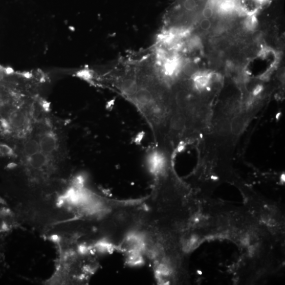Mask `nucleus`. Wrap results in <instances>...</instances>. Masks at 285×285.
I'll use <instances>...</instances> for the list:
<instances>
[{
  "instance_id": "1",
  "label": "nucleus",
  "mask_w": 285,
  "mask_h": 285,
  "mask_svg": "<svg viewBox=\"0 0 285 285\" xmlns=\"http://www.w3.org/2000/svg\"><path fill=\"white\" fill-rule=\"evenodd\" d=\"M10 69L0 65V111L6 104L9 94Z\"/></svg>"
},
{
  "instance_id": "2",
  "label": "nucleus",
  "mask_w": 285,
  "mask_h": 285,
  "mask_svg": "<svg viewBox=\"0 0 285 285\" xmlns=\"http://www.w3.org/2000/svg\"><path fill=\"white\" fill-rule=\"evenodd\" d=\"M146 163L151 172L158 174L161 173L164 169L165 159L160 152L155 150L147 156Z\"/></svg>"
},
{
  "instance_id": "3",
  "label": "nucleus",
  "mask_w": 285,
  "mask_h": 285,
  "mask_svg": "<svg viewBox=\"0 0 285 285\" xmlns=\"http://www.w3.org/2000/svg\"><path fill=\"white\" fill-rule=\"evenodd\" d=\"M194 86L198 90H203L207 88L210 83V74H198L193 76Z\"/></svg>"
},
{
  "instance_id": "4",
  "label": "nucleus",
  "mask_w": 285,
  "mask_h": 285,
  "mask_svg": "<svg viewBox=\"0 0 285 285\" xmlns=\"http://www.w3.org/2000/svg\"><path fill=\"white\" fill-rule=\"evenodd\" d=\"M198 71V66L194 62H188L183 67V72L186 75L193 76Z\"/></svg>"
},
{
  "instance_id": "5",
  "label": "nucleus",
  "mask_w": 285,
  "mask_h": 285,
  "mask_svg": "<svg viewBox=\"0 0 285 285\" xmlns=\"http://www.w3.org/2000/svg\"><path fill=\"white\" fill-rule=\"evenodd\" d=\"M246 27L250 30H254L257 26V19L254 15H249L246 21Z\"/></svg>"
},
{
  "instance_id": "6",
  "label": "nucleus",
  "mask_w": 285,
  "mask_h": 285,
  "mask_svg": "<svg viewBox=\"0 0 285 285\" xmlns=\"http://www.w3.org/2000/svg\"><path fill=\"white\" fill-rule=\"evenodd\" d=\"M243 126V121L239 117L234 119L231 125V129L234 133H237L240 131Z\"/></svg>"
},
{
  "instance_id": "7",
  "label": "nucleus",
  "mask_w": 285,
  "mask_h": 285,
  "mask_svg": "<svg viewBox=\"0 0 285 285\" xmlns=\"http://www.w3.org/2000/svg\"><path fill=\"white\" fill-rule=\"evenodd\" d=\"M200 26L203 30L208 31L211 28V22L209 19L204 18L200 22Z\"/></svg>"
},
{
  "instance_id": "8",
  "label": "nucleus",
  "mask_w": 285,
  "mask_h": 285,
  "mask_svg": "<svg viewBox=\"0 0 285 285\" xmlns=\"http://www.w3.org/2000/svg\"><path fill=\"white\" fill-rule=\"evenodd\" d=\"M262 90V87L261 86H257L254 91V94L255 95L258 94Z\"/></svg>"
}]
</instances>
